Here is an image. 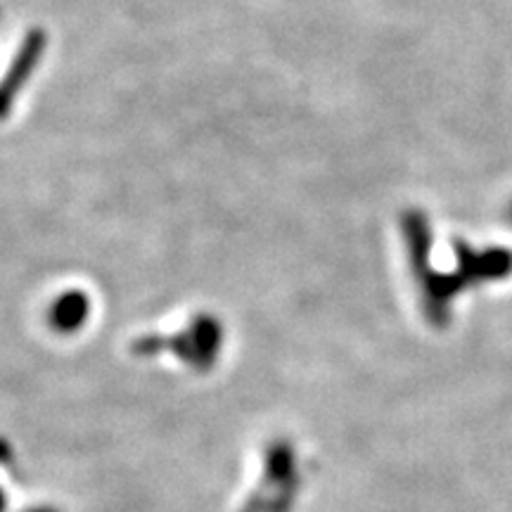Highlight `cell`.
I'll return each mask as SVG.
<instances>
[]
</instances>
